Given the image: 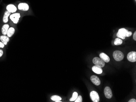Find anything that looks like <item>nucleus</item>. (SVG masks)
I'll return each instance as SVG.
<instances>
[{
	"mask_svg": "<svg viewBox=\"0 0 136 102\" xmlns=\"http://www.w3.org/2000/svg\"><path fill=\"white\" fill-rule=\"evenodd\" d=\"M51 100L54 101L56 102H61V101H61V97H60L59 96L57 95H53L51 96Z\"/></svg>",
	"mask_w": 136,
	"mask_h": 102,
	"instance_id": "16",
	"label": "nucleus"
},
{
	"mask_svg": "<svg viewBox=\"0 0 136 102\" xmlns=\"http://www.w3.org/2000/svg\"><path fill=\"white\" fill-rule=\"evenodd\" d=\"M100 58L103 60L105 62L108 63L110 61V59L108 56L106 54L104 53H101L100 55Z\"/></svg>",
	"mask_w": 136,
	"mask_h": 102,
	"instance_id": "11",
	"label": "nucleus"
},
{
	"mask_svg": "<svg viewBox=\"0 0 136 102\" xmlns=\"http://www.w3.org/2000/svg\"><path fill=\"white\" fill-rule=\"evenodd\" d=\"M113 56L116 61H119L123 60L124 58V54L119 51H115L113 53Z\"/></svg>",
	"mask_w": 136,
	"mask_h": 102,
	"instance_id": "1",
	"label": "nucleus"
},
{
	"mask_svg": "<svg viewBox=\"0 0 136 102\" xmlns=\"http://www.w3.org/2000/svg\"><path fill=\"white\" fill-rule=\"evenodd\" d=\"M29 6L27 4L25 3H19L18 5V8L20 10L23 11H27L29 9Z\"/></svg>",
	"mask_w": 136,
	"mask_h": 102,
	"instance_id": "8",
	"label": "nucleus"
},
{
	"mask_svg": "<svg viewBox=\"0 0 136 102\" xmlns=\"http://www.w3.org/2000/svg\"><path fill=\"white\" fill-rule=\"evenodd\" d=\"M127 31L128 30L124 28L118 30V32L117 34V37L122 39H125L126 38V34Z\"/></svg>",
	"mask_w": 136,
	"mask_h": 102,
	"instance_id": "4",
	"label": "nucleus"
},
{
	"mask_svg": "<svg viewBox=\"0 0 136 102\" xmlns=\"http://www.w3.org/2000/svg\"><path fill=\"white\" fill-rule=\"evenodd\" d=\"M91 99L94 102H98L100 101V98L98 94L95 91H92L90 93Z\"/></svg>",
	"mask_w": 136,
	"mask_h": 102,
	"instance_id": "3",
	"label": "nucleus"
},
{
	"mask_svg": "<svg viewBox=\"0 0 136 102\" xmlns=\"http://www.w3.org/2000/svg\"><path fill=\"white\" fill-rule=\"evenodd\" d=\"M132 35V32L127 31V32L126 33V37H129L131 36Z\"/></svg>",
	"mask_w": 136,
	"mask_h": 102,
	"instance_id": "21",
	"label": "nucleus"
},
{
	"mask_svg": "<svg viewBox=\"0 0 136 102\" xmlns=\"http://www.w3.org/2000/svg\"><path fill=\"white\" fill-rule=\"evenodd\" d=\"M92 70L94 72L97 74H101L102 73V69L101 67L96 65L93 66L92 67Z\"/></svg>",
	"mask_w": 136,
	"mask_h": 102,
	"instance_id": "12",
	"label": "nucleus"
},
{
	"mask_svg": "<svg viewBox=\"0 0 136 102\" xmlns=\"http://www.w3.org/2000/svg\"><path fill=\"white\" fill-rule=\"evenodd\" d=\"M75 102H82V97L80 95L78 96V98L75 101Z\"/></svg>",
	"mask_w": 136,
	"mask_h": 102,
	"instance_id": "20",
	"label": "nucleus"
},
{
	"mask_svg": "<svg viewBox=\"0 0 136 102\" xmlns=\"http://www.w3.org/2000/svg\"><path fill=\"white\" fill-rule=\"evenodd\" d=\"M133 39L135 40V41L136 40V31H135V33L133 35Z\"/></svg>",
	"mask_w": 136,
	"mask_h": 102,
	"instance_id": "24",
	"label": "nucleus"
},
{
	"mask_svg": "<svg viewBox=\"0 0 136 102\" xmlns=\"http://www.w3.org/2000/svg\"><path fill=\"white\" fill-rule=\"evenodd\" d=\"M91 80L92 83L96 85H99L101 84V81L100 79L95 75H92L91 76Z\"/></svg>",
	"mask_w": 136,
	"mask_h": 102,
	"instance_id": "9",
	"label": "nucleus"
},
{
	"mask_svg": "<svg viewBox=\"0 0 136 102\" xmlns=\"http://www.w3.org/2000/svg\"><path fill=\"white\" fill-rule=\"evenodd\" d=\"M11 13L8 11H6L4 12L3 16V22L4 23H7L8 21V17L10 15Z\"/></svg>",
	"mask_w": 136,
	"mask_h": 102,
	"instance_id": "15",
	"label": "nucleus"
},
{
	"mask_svg": "<svg viewBox=\"0 0 136 102\" xmlns=\"http://www.w3.org/2000/svg\"><path fill=\"white\" fill-rule=\"evenodd\" d=\"M7 10L9 12L11 13H13L17 11V8L13 4H8L6 7Z\"/></svg>",
	"mask_w": 136,
	"mask_h": 102,
	"instance_id": "10",
	"label": "nucleus"
},
{
	"mask_svg": "<svg viewBox=\"0 0 136 102\" xmlns=\"http://www.w3.org/2000/svg\"><path fill=\"white\" fill-rule=\"evenodd\" d=\"M0 40L1 41V42L4 44V45H6L7 44V42L9 40V37L5 35H1L0 36Z\"/></svg>",
	"mask_w": 136,
	"mask_h": 102,
	"instance_id": "13",
	"label": "nucleus"
},
{
	"mask_svg": "<svg viewBox=\"0 0 136 102\" xmlns=\"http://www.w3.org/2000/svg\"><path fill=\"white\" fill-rule=\"evenodd\" d=\"M4 47V44L2 42H0V48H3Z\"/></svg>",
	"mask_w": 136,
	"mask_h": 102,
	"instance_id": "22",
	"label": "nucleus"
},
{
	"mask_svg": "<svg viewBox=\"0 0 136 102\" xmlns=\"http://www.w3.org/2000/svg\"><path fill=\"white\" fill-rule=\"evenodd\" d=\"M104 93L106 98L108 99L111 98L113 96V94L111 89L108 86H107L105 88L104 90Z\"/></svg>",
	"mask_w": 136,
	"mask_h": 102,
	"instance_id": "7",
	"label": "nucleus"
},
{
	"mask_svg": "<svg viewBox=\"0 0 136 102\" xmlns=\"http://www.w3.org/2000/svg\"><path fill=\"white\" fill-rule=\"evenodd\" d=\"M135 0V1H136V0Z\"/></svg>",
	"mask_w": 136,
	"mask_h": 102,
	"instance_id": "26",
	"label": "nucleus"
},
{
	"mask_svg": "<svg viewBox=\"0 0 136 102\" xmlns=\"http://www.w3.org/2000/svg\"><path fill=\"white\" fill-rule=\"evenodd\" d=\"M15 33V29L13 27H10L8 30L7 32V35L8 37H11Z\"/></svg>",
	"mask_w": 136,
	"mask_h": 102,
	"instance_id": "17",
	"label": "nucleus"
},
{
	"mask_svg": "<svg viewBox=\"0 0 136 102\" xmlns=\"http://www.w3.org/2000/svg\"><path fill=\"white\" fill-rule=\"evenodd\" d=\"M78 93L77 92H73V96L70 99V101H75L77 99V98H78Z\"/></svg>",
	"mask_w": 136,
	"mask_h": 102,
	"instance_id": "19",
	"label": "nucleus"
},
{
	"mask_svg": "<svg viewBox=\"0 0 136 102\" xmlns=\"http://www.w3.org/2000/svg\"><path fill=\"white\" fill-rule=\"evenodd\" d=\"M20 17L21 15L19 13H13L10 16V19L15 24L18 23Z\"/></svg>",
	"mask_w": 136,
	"mask_h": 102,
	"instance_id": "5",
	"label": "nucleus"
},
{
	"mask_svg": "<svg viewBox=\"0 0 136 102\" xmlns=\"http://www.w3.org/2000/svg\"><path fill=\"white\" fill-rule=\"evenodd\" d=\"M9 29V25L7 24H4L2 26L1 29L2 33L3 35H6L7 34V31Z\"/></svg>",
	"mask_w": 136,
	"mask_h": 102,
	"instance_id": "14",
	"label": "nucleus"
},
{
	"mask_svg": "<svg viewBox=\"0 0 136 102\" xmlns=\"http://www.w3.org/2000/svg\"><path fill=\"white\" fill-rule=\"evenodd\" d=\"M129 102H136V100L135 99H134V98H132V99H131L130 100V101H128Z\"/></svg>",
	"mask_w": 136,
	"mask_h": 102,
	"instance_id": "25",
	"label": "nucleus"
},
{
	"mask_svg": "<svg viewBox=\"0 0 136 102\" xmlns=\"http://www.w3.org/2000/svg\"><path fill=\"white\" fill-rule=\"evenodd\" d=\"M127 59L129 61L134 62L136 61V52L132 51L127 54Z\"/></svg>",
	"mask_w": 136,
	"mask_h": 102,
	"instance_id": "6",
	"label": "nucleus"
},
{
	"mask_svg": "<svg viewBox=\"0 0 136 102\" xmlns=\"http://www.w3.org/2000/svg\"><path fill=\"white\" fill-rule=\"evenodd\" d=\"M92 62L95 65L100 66L101 68L104 67L105 66V62L102 60L100 58L98 57H95L94 58Z\"/></svg>",
	"mask_w": 136,
	"mask_h": 102,
	"instance_id": "2",
	"label": "nucleus"
},
{
	"mask_svg": "<svg viewBox=\"0 0 136 102\" xmlns=\"http://www.w3.org/2000/svg\"><path fill=\"white\" fill-rule=\"evenodd\" d=\"M3 50L0 49V57H1L3 56Z\"/></svg>",
	"mask_w": 136,
	"mask_h": 102,
	"instance_id": "23",
	"label": "nucleus"
},
{
	"mask_svg": "<svg viewBox=\"0 0 136 102\" xmlns=\"http://www.w3.org/2000/svg\"><path fill=\"white\" fill-rule=\"evenodd\" d=\"M123 41L119 38H116L114 41V44L115 45H119L122 44Z\"/></svg>",
	"mask_w": 136,
	"mask_h": 102,
	"instance_id": "18",
	"label": "nucleus"
}]
</instances>
